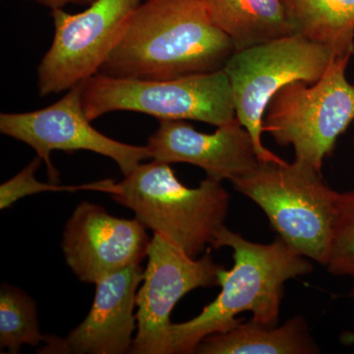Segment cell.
I'll return each mask as SVG.
<instances>
[{"label":"cell","mask_w":354,"mask_h":354,"mask_svg":"<svg viewBox=\"0 0 354 354\" xmlns=\"http://www.w3.org/2000/svg\"><path fill=\"white\" fill-rule=\"evenodd\" d=\"M232 183L260 207L283 241L304 257L327 266L339 192L323 180L322 172L297 160L261 162Z\"/></svg>","instance_id":"277c9868"},{"label":"cell","mask_w":354,"mask_h":354,"mask_svg":"<svg viewBox=\"0 0 354 354\" xmlns=\"http://www.w3.org/2000/svg\"><path fill=\"white\" fill-rule=\"evenodd\" d=\"M298 34L324 44L337 57L354 55V0H286Z\"/></svg>","instance_id":"2e32d148"},{"label":"cell","mask_w":354,"mask_h":354,"mask_svg":"<svg viewBox=\"0 0 354 354\" xmlns=\"http://www.w3.org/2000/svg\"><path fill=\"white\" fill-rule=\"evenodd\" d=\"M326 268L334 276L354 279V190L337 194L334 239Z\"/></svg>","instance_id":"ac0fdd59"},{"label":"cell","mask_w":354,"mask_h":354,"mask_svg":"<svg viewBox=\"0 0 354 354\" xmlns=\"http://www.w3.org/2000/svg\"><path fill=\"white\" fill-rule=\"evenodd\" d=\"M90 190L109 193L146 228L193 259L213 245L230 209V194L220 181L207 177L198 187L188 188L177 179L171 165L157 160L141 162L120 183H90Z\"/></svg>","instance_id":"3957f363"},{"label":"cell","mask_w":354,"mask_h":354,"mask_svg":"<svg viewBox=\"0 0 354 354\" xmlns=\"http://www.w3.org/2000/svg\"><path fill=\"white\" fill-rule=\"evenodd\" d=\"M148 265L136 297L137 333L132 354H174L171 315L179 300L197 288L220 286L223 266L208 249L193 259L162 235L153 234Z\"/></svg>","instance_id":"9c48e42d"},{"label":"cell","mask_w":354,"mask_h":354,"mask_svg":"<svg viewBox=\"0 0 354 354\" xmlns=\"http://www.w3.org/2000/svg\"><path fill=\"white\" fill-rule=\"evenodd\" d=\"M140 265H132L95 283L92 308L66 337L44 335L41 354L130 353L137 329V292L143 281Z\"/></svg>","instance_id":"7c38bea8"},{"label":"cell","mask_w":354,"mask_h":354,"mask_svg":"<svg viewBox=\"0 0 354 354\" xmlns=\"http://www.w3.org/2000/svg\"><path fill=\"white\" fill-rule=\"evenodd\" d=\"M41 160L37 156L27 167L18 172L12 178L0 186V209H6L12 206L22 198L44 192H76L87 190V184L84 185H58L57 183H43L36 178V172L41 167Z\"/></svg>","instance_id":"d6986e66"},{"label":"cell","mask_w":354,"mask_h":354,"mask_svg":"<svg viewBox=\"0 0 354 354\" xmlns=\"http://www.w3.org/2000/svg\"><path fill=\"white\" fill-rule=\"evenodd\" d=\"M234 53L209 17L206 0H145L99 73L171 80L223 69Z\"/></svg>","instance_id":"6da1fadb"},{"label":"cell","mask_w":354,"mask_h":354,"mask_svg":"<svg viewBox=\"0 0 354 354\" xmlns=\"http://www.w3.org/2000/svg\"><path fill=\"white\" fill-rule=\"evenodd\" d=\"M83 82L70 88L59 101L29 113H1L0 132L31 147L43 160L50 183L59 181V174L50 155L55 151H88L111 158L123 176L151 158L146 146H134L109 138L91 124L83 109Z\"/></svg>","instance_id":"30bf717a"},{"label":"cell","mask_w":354,"mask_h":354,"mask_svg":"<svg viewBox=\"0 0 354 354\" xmlns=\"http://www.w3.org/2000/svg\"><path fill=\"white\" fill-rule=\"evenodd\" d=\"M83 109L91 121L113 111L149 114L158 120H194L220 127L236 118L230 79L223 71L151 81L95 74L84 81Z\"/></svg>","instance_id":"5b68a950"},{"label":"cell","mask_w":354,"mask_h":354,"mask_svg":"<svg viewBox=\"0 0 354 354\" xmlns=\"http://www.w3.org/2000/svg\"><path fill=\"white\" fill-rule=\"evenodd\" d=\"M150 242L138 218H116L104 207L85 201L67 221L62 247L77 278L95 285L109 274L141 264Z\"/></svg>","instance_id":"8fae6325"},{"label":"cell","mask_w":354,"mask_h":354,"mask_svg":"<svg viewBox=\"0 0 354 354\" xmlns=\"http://www.w3.org/2000/svg\"><path fill=\"white\" fill-rule=\"evenodd\" d=\"M353 147H354V136H353Z\"/></svg>","instance_id":"44dd1931"},{"label":"cell","mask_w":354,"mask_h":354,"mask_svg":"<svg viewBox=\"0 0 354 354\" xmlns=\"http://www.w3.org/2000/svg\"><path fill=\"white\" fill-rule=\"evenodd\" d=\"M146 147L153 160L196 165L220 183H232L261 162L250 133L237 118L212 134L197 131L186 120H160Z\"/></svg>","instance_id":"4fadbf2b"},{"label":"cell","mask_w":354,"mask_h":354,"mask_svg":"<svg viewBox=\"0 0 354 354\" xmlns=\"http://www.w3.org/2000/svg\"><path fill=\"white\" fill-rule=\"evenodd\" d=\"M209 17L235 51L298 34L286 0H206Z\"/></svg>","instance_id":"5bb4252c"},{"label":"cell","mask_w":354,"mask_h":354,"mask_svg":"<svg viewBox=\"0 0 354 354\" xmlns=\"http://www.w3.org/2000/svg\"><path fill=\"white\" fill-rule=\"evenodd\" d=\"M221 247L232 249L234 267L221 272L220 295L199 315L172 324L174 353H195L209 335L227 332L243 322L236 317L244 312L252 313L253 322L267 327L278 326L286 283L314 270L308 258L279 236L272 243H256L225 225L211 248Z\"/></svg>","instance_id":"7a4b0ae2"},{"label":"cell","mask_w":354,"mask_h":354,"mask_svg":"<svg viewBox=\"0 0 354 354\" xmlns=\"http://www.w3.org/2000/svg\"><path fill=\"white\" fill-rule=\"evenodd\" d=\"M320 348L302 316L267 327L241 322L227 332L209 335L197 346L199 354H316Z\"/></svg>","instance_id":"9a60e30c"},{"label":"cell","mask_w":354,"mask_h":354,"mask_svg":"<svg viewBox=\"0 0 354 354\" xmlns=\"http://www.w3.org/2000/svg\"><path fill=\"white\" fill-rule=\"evenodd\" d=\"M143 0H95L83 12L51 10L55 37L38 68L41 97L64 92L99 73Z\"/></svg>","instance_id":"ba28073f"},{"label":"cell","mask_w":354,"mask_h":354,"mask_svg":"<svg viewBox=\"0 0 354 354\" xmlns=\"http://www.w3.org/2000/svg\"><path fill=\"white\" fill-rule=\"evenodd\" d=\"M44 342L39 329L35 300L16 286L3 283L0 288V346L17 354L24 346Z\"/></svg>","instance_id":"e0dca14e"},{"label":"cell","mask_w":354,"mask_h":354,"mask_svg":"<svg viewBox=\"0 0 354 354\" xmlns=\"http://www.w3.org/2000/svg\"><path fill=\"white\" fill-rule=\"evenodd\" d=\"M334 51L301 34L235 51L223 67L232 86L235 113L250 133L262 162L286 160L266 148L263 120L272 97L295 81L320 80L337 59Z\"/></svg>","instance_id":"52a82bcc"},{"label":"cell","mask_w":354,"mask_h":354,"mask_svg":"<svg viewBox=\"0 0 354 354\" xmlns=\"http://www.w3.org/2000/svg\"><path fill=\"white\" fill-rule=\"evenodd\" d=\"M351 58H337L316 83L295 81L272 97L263 131L281 147L292 146L295 160L322 172L324 160L354 121V86L346 70Z\"/></svg>","instance_id":"8992f818"},{"label":"cell","mask_w":354,"mask_h":354,"mask_svg":"<svg viewBox=\"0 0 354 354\" xmlns=\"http://www.w3.org/2000/svg\"><path fill=\"white\" fill-rule=\"evenodd\" d=\"M27 1L36 2L41 6L48 7L51 10L57 9H64L65 6L69 4H76V6H90L95 0H27Z\"/></svg>","instance_id":"ffe728a7"}]
</instances>
